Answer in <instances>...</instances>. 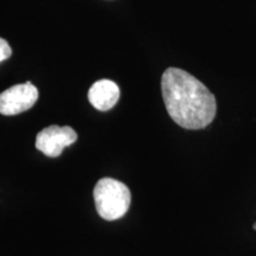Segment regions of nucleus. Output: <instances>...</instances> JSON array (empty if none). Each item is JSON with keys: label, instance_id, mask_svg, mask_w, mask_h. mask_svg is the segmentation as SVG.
I'll use <instances>...</instances> for the list:
<instances>
[{"label": "nucleus", "instance_id": "obj_2", "mask_svg": "<svg viewBox=\"0 0 256 256\" xmlns=\"http://www.w3.org/2000/svg\"><path fill=\"white\" fill-rule=\"evenodd\" d=\"M130 191L127 185L114 178H102L94 188L98 214L106 220H115L126 215L130 206Z\"/></svg>", "mask_w": 256, "mask_h": 256}, {"label": "nucleus", "instance_id": "obj_1", "mask_svg": "<svg viewBox=\"0 0 256 256\" xmlns=\"http://www.w3.org/2000/svg\"><path fill=\"white\" fill-rule=\"evenodd\" d=\"M162 92L171 119L185 130H203L215 119V95L185 70L166 69L162 78Z\"/></svg>", "mask_w": 256, "mask_h": 256}, {"label": "nucleus", "instance_id": "obj_6", "mask_svg": "<svg viewBox=\"0 0 256 256\" xmlns=\"http://www.w3.org/2000/svg\"><path fill=\"white\" fill-rule=\"evenodd\" d=\"M12 55V49L10 44L2 38H0V62L8 60Z\"/></svg>", "mask_w": 256, "mask_h": 256}, {"label": "nucleus", "instance_id": "obj_4", "mask_svg": "<svg viewBox=\"0 0 256 256\" xmlns=\"http://www.w3.org/2000/svg\"><path fill=\"white\" fill-rule=\"evenodd\" d=\"M78 140V133L69 126H51L44 128L37 134L36 148L50 158L62 154L66 147L72 145Z\"/></svg>", "mask_w": 256, "mask_h": 256}, {"label": "nucleus", "instance_id": "obj_3", "mask_svg": "<svg viewBox=\"0 0 256 256\" xmlns=\"http://www.w3.org/2000/svg\"><path fill=\"white\" fill-rule=\"evenodd\" d=\"M38 100V90L31 82L12 86L0 94V114L11 116L26 112Z\"/></svg>", "mask_w": 256, "mask_h": 256}, {"label": "nucleus", "instance_id": "obj_5", "mask_svg": "<svg viewBox=\"0 0 256 256\" xmlns=\"http://www.w3.org/2000/svg\"><path fill=\"white\" fill-rule=\"evenodd\" d=\"M88 98L92 106L98 110H110L120 98V88L110 80H100L89 89Z\"/></svg>", "mask_w": 256, "mask_h": 256}, {"label": "nucleus", "instance_id": "obj_7", "mask_svg": "<svg viewBox=\"0 0 256 256\" xmlns=\"http://www.w3.org/2000/svg\"><path fill=\"white\" fill-rule=\"evenodd\" d=\"M252 228H254V230H256V222L252 224Z\"/></svg>", "mask_w": 256, "mask_h": 256}]
</instances>
